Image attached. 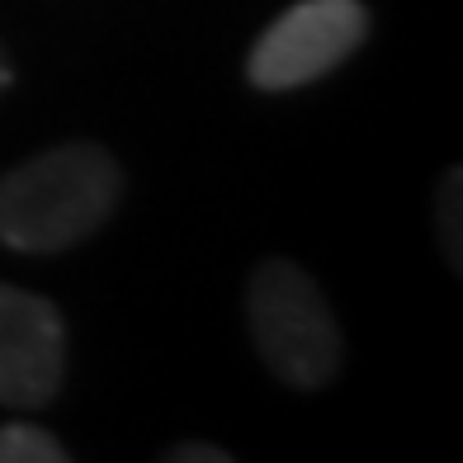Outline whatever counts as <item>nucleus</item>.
Here are the masks:
<instances>
[{
    "mask_svg": "<svg viewBox=\"0 0 463 463\" xmlns=\"http://www.w3.org/2000/svg\"><path fill=\"white\" fill-rule=\"evenodd\" d=\"M0 463H71V449L43 426L10 420L0 426Z\"/></svg>",
    "mask_w": 463,
    "mask_h": 463,
    "instance_id": "obj_5",
    "label": "nucleus"
},
{
    "mask_svg": "<svg viewBox=\"0 0 463 463\" xmlns=\"http://www.w3.org/2000/svg\"><path fill=\"white\" fill-rule=\"evenodd\" d=\"M14 80V67H10V57H5V48H0V90H5Z\"/></svg>",
    "mask_w": 463,
    "mask_h": 463,
    "instance_id": "obj_8",
    "label": "nucleus"
},
{
    "mask_svg": "<svg viewBox=\"0 0 463 463\" xmlns=\"http://www.w3.org/2000/svg\"><path fill=\"white\" fill-rule=\"evenodd\" d=\"M123 189L118 161L95 142H61L0 180V241L29 256L86 241L114 213Z\"/></svg>",
    "mask_w": 463,
    "mask_h": 463,
    "instance_id": "obj_1",
    "label": "nucleus"
},
{
    "mask_svg": "<svg viewBox=\"0 0 463 463\" xmlns=\"http://www.w3.org/2000/svg\"><path fill=\"white\" fill-rule=\"evenodd\" d=\"M246 322L260 360L288 388H322L341 369V331L312 284L293 260H265L246 288Z\"/></svg>",
    "mask_w": 463,
    "mask_h": 463,
    "instance_id": "obj_2",
    "label": "nucleus"
},
{
    "mask_svg": "<svg viewBox=\"0 0 463 463\" xmlns=\"http://www.w3.org/2000/svg\"><path fill=\"white\" fill-rule=\"evenodd\" d=\"M67 378V326L38 293L0 284V402L48 407Z\"/></svg>",
    "mask_w": 463,
    "mask_h": 463,
    "instance_id": "obj_4",
    "label": "nucleus"
},
{
    "mask_svg": "<svg viewBox=\"0 0 463 463\" xmlns=\"http://www.w3.org/2000/svg\"><path fill=\"white\" fill-rule=\"evenodd\" d=\"M439 237H445V246H449V265L458 269V171H449L445 175V184H439Z\"/></svg>",
    "mask_w": 463,
    "mask_h": 463,
    "instance_id": "obj_6",
    "label": "nucleus"
},
{
    "mask_svg": "<svg viewBox=\"0 0 463 463\" xmlns=\"http://www.w3.org/2000/svg\"><path fill=\"white\" fill-rule=\"evenodd\" d=\"M369 10L360 0H298L269 24L246 57L256 90H298L335 71L364 43Z\"/></svg>",
    "mask_w": 463,
    "mask_h": 463,
    "instance_id": "obj_3",
    "label": "nucleus"
},
{
    "mask_svg": "<svg viewBox=\"0 0 463 463\" xmlns=\"http://www.w3.org/2000/svg\"><path fill=\"white\" fill-rule=\"evenodd\" d=\"M232 454L218 449V445H175L165 449V463H227Z\"/></svg>",
    "mask_w": 463,
    "mask_h": 463,
    "instance_id": "obj_7",
    "label": "nucleus"
}]
</instances>
